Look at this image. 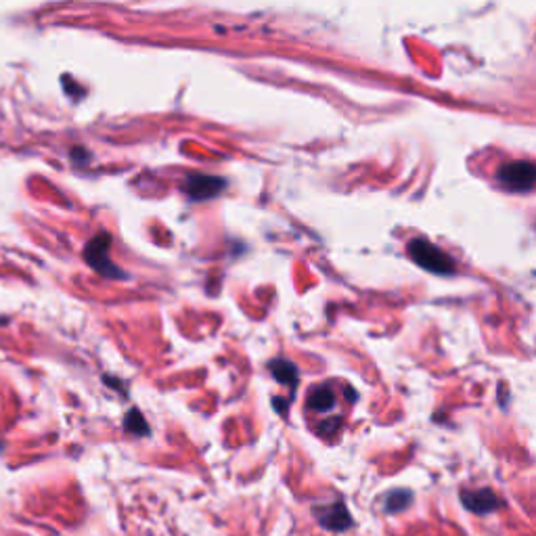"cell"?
Segmentation results:
<instances>
[{"mask_svg": "<svg viewBox=\"0 0 536 536\" xmlns=\"http://www.w3.org/2000/svg\"><path fill=\"white\" fill-rule=\"evenodd\" d=\"M109 245H112V239H109V235H105V232H101V235H96L93 241L86 245L84 256H86V262L96 270V273L115 277V279H118V277H122V270H118L112 262H109Z\"/></svg>", "mask_w": 536, "mask_h": 536, "instance_id": "3957f363", "label": "cell"}, {"mask_svg": "<svg viewBox=\"0 0 536 536\" xmlns=\"http://www.w3.org/2000/svg\"><path fill=\"white\" fill-rule=\"evenodd\" d=\"M319 518H321V524L329 528V531H346V528L352 524L350 515H348L346 507L341 505V503H335V505L323 509Z\"/></svg>", "mask_w": 536, "mask_h": 536, "instance_id": "8992f818", "label": "cell"}, {"mask_svg": "<svg viewBox=\"0 0 536 536\" xmlns=\"http://www.w3.org/2000/svg\"><path fill=\"white\" fill-rule=\"evenodd\" d=\"M463 505L471 509L474 513H490L495 509L501 507V501L496 499V495L493 490L480 488V490H465L461 495Z\"/></svg>", "mask_w": 536, "mask_h": 536, "instance_id": "277c9868", "label": "cell"}, {"mask_svg": "<svg viewBox=\"0 0 536 536\" xmlns=\"http://www.w3.org/2000/svg\"><path fill=\"white\" fill-rule=\"evenodd\" d=\"M409 256L415 260L419 267L430 270V273L449 275L455 270V264L449 254H444L441 248L432 245L425 239H413L409 243Z\"/></svg>", "mask_w": 536, "mask_h": 536, "instance_id": "6da1fadb", "label": "cell"}, {"mask_svg": "<svg viewBox=\"0 0 536 536\" xmlns=\"http://www.w3.org/2000/svg\"><path fill=\"white\" fill-rule=\"evenodd\" d=\"M126 428L131 432H137V434H143V432H147L145 419L141 417L139 413H131V417L126 419Z\"/></svg>", "mask_w": 536, "mask_h": 536, "instance_id": "30bf717a", "label": "cell"}, {"mask_svg": "<svg viewBox=\"0 0 536 536\" xmlns=\"http://www.w3.org/2000/svg\"><path fill=\"white\" fill-rule=\"evenodd\" d=\"M409 505H411V495L409 493H400V490H396V493H392L390 496H387V501H386L387 512H392V513L403 512V509H406Z\"/></svg>", "mask_w": 536, "mask_h": 536, "instance_id": "9c48e42d", "label": "cell"}, {"mask_svg": "<svg viewBox=\"0 0 536 536\" xmlns=\"http://www.w3.org/2000/svg\"><path fill=\"white\" fill-rule=\"evenodd\" d=\"M270 371H273L275 379H279L281 384L287 386H295L298 384V369L287 360H277V363L270 365Z\"/></svg>", "mask_w": 536, "mask_h": 536, "instance_id": "ba28073f", "label": "cell"}, {"mask_svg": "<svg viewBox=\"0 0 536 536\" xmlns=\"http://www.w3.org/2000/svg\"><path fill=\"white\" fill-rule=\"evenodd\" d=\"M224 186V180L214 178V177H204V174H195L186 180L185 189L193 199H205V197H214L218 191Z\"/></svg>", "mask_w": 536, "mask_h": 536, "instance_id": "5b68a950", "label": "cell"}, {"mask_svg": "<svg viewBox=\"0 0 536 536\" xmlns=\"http://www.w3.org/2000/svg\"><path fill=\"white\" fill-rule=\"evenodd\" d=\"M496 178L501 180L505 189L528 191L536 185V166L531 161H505L496 170Z\"/></svg>", "mask_w": 536, "mask_h": 536, "instance_id": "7a4b0ae2", "label": "cell"}, {"mask_svg": "<svg viewBox=\"0 0 536 536\" xmlns=\"http://www.w3.org/2000/svg\"><path fill=\"white\" fill-rule=\"evenodd\" d=\"M308 406L316 413H327L335 406V394L329 390V387H316V390L310 394Z\"/></svg>", "mask_w": 536, "mask_h": 536, "instance_id": "52a82bcc", "label": "cell"}]
</instances>
